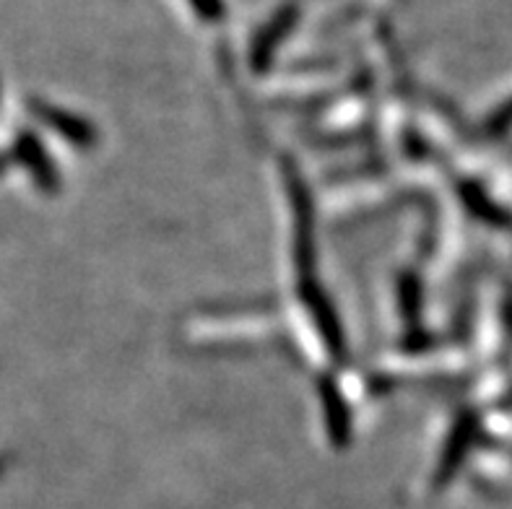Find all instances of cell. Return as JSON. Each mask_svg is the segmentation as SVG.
Returning <instances> with one entry per match:
<instances>
[{
    "instance_id": "2",
    "label": "cell",
    "mask_w": 512,
    "mask_h": 509,
    "mask_svg": "<svg viewBox=\"0 0 512 509\" xmlns=\"http://www.w3.org/2000/svg\"><path fill=\"white\" fill-rule=\"evenodd\" d=\"M29 112H34L39 123H45L47 128L55 130L60 138H65L76 149H91L97 143V128L86 123L84 117L63 110V107H55L45 99H29Z\"/></svg>"
},
{
    "instance_id": "4",
    "label": "cell",
    "mask_w": 512,
    "mask_h": 509,
    "mask_svg": "<svg viewBox=\"0 0 512 509\" xmlns=\"http://www.w3.org/2000/svg\"><path fill=\"white\" fill-rule=\"evenodd\" d=\"M190 8L198 13V19L206 24H221L227 16V3L224 0H188Z\"/></svg>"
},
{
    "instance_id": "5",
    "label": "cell",
    "mask_w": 512,
    "mask_h": 509,
    "mask_svg": "<svg viewBox=\"0 0 512 509\" xmlns=\"http://www.w3.org/2000/svg\"><path fill=\"white\" fill-rule=\"evenodd\" d=\"M510 125H512V99L505 104V107H500V110L492 115V130H494V133H502V130H507Z\"/></svg>"
},
{
    "instance_id": "1",
    "label": "cell",
    "mask_w": 512,
    "mask_h": 509,
    "mask_svg": "<svg viewBox=\"0 0 512 509\" xmlns=\"http://www.w3.org/2000/svg\"><path fill=\"white\" fill-rule=\"evenodd\" d=\"M13 159L29 172L34 185L47 195L60 193V172L34 130H19L13 138Z\"/></svg>"
},
{
    "instance_id": "6",
    "label": "cell",
    "mask_w": 512,
    "mask_h": 509,
    "mask_svg": "<svg viewBox=\"0 0 512 509\" xmlns=\"http://www.w3.org/2000/svg\"><path fill=\"white\" fill-rule=\"evenodd\" d=\"M8 167H11V159H8V156H6V154H0V174L6 172V169H8Z\"/></svg>"
},
{
    "instance_id": "3",
    "label": "cell",
    "mask_w": 512,
    "mask_h": 509,
    "mask_svg": "<svg viewBox=\"0 0 512 509\" xmlns=\"http://www.w3.org/2000/svg\"><path fill=\"white\" fill-rule=\"evenodd\" d=\"M297 19V3H284V6L276 8V13L263 24V29H260L258 37H255L253 47H250V63H253L255 71H266L268 63L273 60V52H276V47L284 42L286 34L292 32Z\"/></svg>"
}]
</instances>
